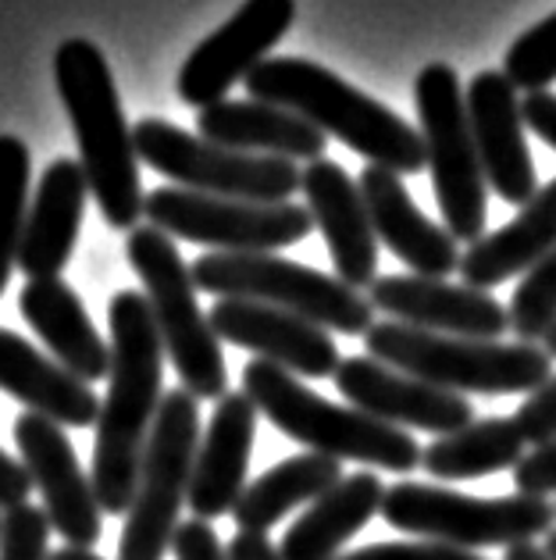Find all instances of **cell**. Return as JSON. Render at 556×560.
I'll list each match as a JSON object with an SVG mask.
<instances>
[{
	"label": "cell",
	"instance_id": "obj_8",
	"mask_svg": "<svg viewBox=\"0 0 556 560\" xmlns=\"http://www.w3.org/2000/svg\"><path fill=\"white\" fill-rule=\"evenodd\" d=\"M386 525L411 532L417 539L446 542L457 550H485V546H521L542 532H553L556 508L539 497H464L457 489L397 482L386 489Z\"/></svg>",
	"mask_w": 556,
	"mask_h": 560
},
{
	"label": "cell",
	"instance_id": "obj_34",
	"mask_svg": "<svg viewBox=\"0 0 556 560\" xmlns=\"http://www.w3.org/2000/svg\"><path fill=\"white\" fill-rule=\"evenodd\" d=\"M521 440L528 446H539L556 435V375H549L535 393H528V400L513 415Z\"/></svg>",
	"mask_w": 556,
	"mask_h": 560
},
{
	"label": "cell",
	"instance_id": "obj_17",
	"mask_svg": "<svg viewBox=\"0 0 556 560\" xmlns=\"http://www.w3.org/2000/svg\"><path fill=\"white\" fill-rule=\"evenodd\" d=\"M208 322L225 343L286 368L296 378H332L339 372L335 339L329 329L300 318V314L253 304V300H214Z\"/></svg>",
	"mask_w": 556,
	"mask_h": 560
},
{
	"label": "cell",
	"instance_id": "obj_7",
	"mask_svg": "<svg viewBox=\"0 0 556 560\" xmlns=\"http://www.w3.org/2000/svg\"><path fill=\"white\" fill-rule=\"evenodd\" d=\"M197 290L218 300H253L343 336H368L375 307L329 271L286 261L279 254H203L193 265Z\"/></svg>",
	"mask_w": 556,
	"mask_h": 560
},
{
	"label": "cell",
	"instance_id": "obj_23",
	"mask_svg": "<svg viewBox=\"0 0 556 560\" xmlns=\"http://www.w3.org/2000/svg\"><path fill=\"white\" fill-rule=\"evenodd\" d=\"M22 318L44 339L50 358L79 382H100L111 372V347L93 329L83 300L61 279H29L19 296Z\"/></svg>",
	"mask_w": 556,
	"mask_h": 560
},
{
	"label": "cell",
	"instance_id": "obj_9",
	"mask_svg": "<svg viewBox=\"0 0 556 560\" xmlns=\"http://www.w3.org/2000/svg\"><path fill=\"white\" fill-rule=\"evenodd\" d=\"M414 107L422 121L431 189L442 211V229L453 240L478 243L485 236V175L471 140L464 86L450 65L431 61L414 79Z\"/></svg>",
	"mask_w": 556,
	"mask_h": 560
},
{
	"label": "cell",
	"instance_id": "obj_44",
	"mask_svg": "<svg viewBox=\"0 0 556 560\" xmlns=\"http://www.w3.org/2000/svg\"><path fill=\"white\" fill-rule=\"evenodd\" d=\"M546 557H549V560H556V528L549 532V539H546Z\"/></svg>",
	"mask_w": 556,
	"mask_h": 560
},
{
	"label": "cell",
	"instance_id": "obj_18",
	"mask_svg": "<svg viewBox=\"0 0 556 560\" xmlns=\"http://www.w3.org/2000/svg\"><path fill=\"white\" fill-rule=\"evenodd\" d=\"M375 311H386L389 322H403L411 329L464 336V339H504L510 314L496 296L471 285H453L446 279L422 276H386L368 290Z\"/></svg>",
	"mask_w": 556,
	"mask_h": 560
},
{
	"label": "cell",
	"instance_id": "obj_20",
	"mask_svg": "<svg viewBox=\"0 0 556 560\" xmlns=\"http://www.w3.org/2000/svg\"><path fill=\"white\" fill-rule=\"evenodd\" d=\"M257 440V407L247 393H225L200 435L193 478H189V511L200 522L228 514L247 489L250 454Z\"/></svg>",
	"mask_w": 556,
	"mask_h": 560
},
{
	"label": "cell",
	"instance_id": "obj_37",
	"mask_svg": "<svg viewBox=\"0 0 556 560\" xmlns=\"http://www.w3.org/2000/svg\"><path fill=\"white\" fill-rule=\"evenodd\" d=\"M171 553H175V560H228V550L222 546L218 532H214L208 522H200V517L175 528Z\"/></svg>",
	"mask_w": 556,
	"mask_h": 560
},
{
	"label": "cell",
	"instance_id": "obj_29",
	"mask_svg": "<svg viewBox=\"0 0 556 560\" xmlns=\"http://www.w3.org/2000/svg\"><path fill=\"white\" fill-rule=\"evenodd\" d=\"M524 440L513 418H482L468 429L439 435L422 450V468L442 482L485 478L504 468H518L524 457Z\"/></svg>",
	"mask_w": 556,
	"mask_h": 560
},
{
	"label": "cell",
	"instance_id": "obj_27",
	"mask_svg": "<svg viewBox=\"0 0 556 560\" xmlns=\"http://www.w3.org/2000/svg\"><path fill=\"white\" fill-rule=\"evenodd\" d=\"M382 500L386 486L375 471L343 475V482L318 497L296 517V525H289L279 546L282 560H335L343 546L382 511Z\"/></svg>",
	"mask_w": 556,
	"mask_h": 560
},
{
	"label": "cell",
	"instance_id": "obj_16",
	"mask_svg": "<svg viewBox=\"0 0 556 560\" xmlns=\"http://www.w3.org/2000/svg\"><path fill=\"white\" fill-rule=\"evenodd\" d=\"M471 140L478 150L485 186L496 189L507 203L524 208L539 194L535 161L524 140V118L518 90L504 72H478L464 90Z\"/></svg>",
	"mask_w": 556,
	"mask_h": 560
},
{
	"label": "cell",
	"instance_id": "obj_30",
	"mask_svg": "<svg viewBox=\"0 0 556 560\" xmlns=\"http://www.w3.org/2000/svg\"><path fill=\"white\" fill-rule=\"evenodd\" d=\"M25 211H29V147L19 136H0V293L19 261Z\"/></svg>",
	"mask_w": 556,
	"mask_h": 560
},
{
	"label": "cell",
	"instance_id": "obj_41",
	"mask_svg": "<svg viewBox=\"0 0 556 560\" xmlns=\"http://www.w3.org/2000/svg\"><path fill=\"white\" fill-rule=\"evenodd\" d=\"M504 560H549V557H546V550H539V546L521 542V546H510Z\"/></svg>",
	"mask_w": 556,
	"mask_h": 560
},
{
	"label": "cell",
	"instance_id": "obj_22",
	"mask_svg": "<svg viewBox=\"0 0 556 560\" xmlns=\"http://www.w3.org/2000/svg\"><path fill=\"white\" fill-rule=\"evenodd\" d=\"M90 183L83 165L72 158L50 161L36 197L25 211V229L19 243V271L29 279H61V268L75 250L79 229H83Z\"/></svg>",
	"mask_w": 556,
	"mask_h": 560
},
{
	"label": "cell",
	"instance_id": "obj_15",
	"mask_svg": "<svg viewBox=\"0 0 556 560\" xmlns=\"http://www.w3.org/2000/svg\"><path fill=\"white\" fill-rule=\"evenodd\" d=\"M335 389L346 396L357 411L371 415L386 425L417 429L431 435H450L474 421V407L468 396L446 393L439 386L389 368L375 358H346L339 361Z\"/></svg>",
	"mask_w": 556,
	"mask_h": 560
},
{
	"label": "cell",
	"instance_id": "obj_12",
	"mask_svg": "<svg viewBox=\"0 0 556 560\" xmlns=\"http://www.w3.org/2000/svg\"><path fill=\"white\" fill-rule=\"evenodd\" d=\"M143 214L171 240L200 243L214 254H275L310 236L315 218L300 203H250L161 186L146 194Z\"/></svg>",
	"mask_w": 556,
	"mask_h": 560
},
{
	"label": "cell",
	"instance_id": "obj_36",
	"mask_svg": "<svg viewBox=\"0 0 556 560\" xmlns=\"http://www.w3.org/2000/svg\"><path fill=\"white\" fill-rule=\"evenodd\" d=\"M513 486L524 497H556V435L532 446V454L521 457V464L513 468Z\"/></svg>",
	"mask_w": 556,
	"mask_h": 560
},
{
	"label": "cell",
	"instance_id": "obj_35",
	"mask_svg": "<svg viewBox=\"0 0 556 560\" xmlns=\"http://www.w3.org/2000/svg\"><path fill=\"white\" fill-rule=\"evenodd\" d=\"M335 560H485L474 550H457L446 542H371L360 550L339 553Z\"/></svg>",
	"mask_w": 556,
	"mask_h": 560
},
{
	"label": "cell",
	"instance_id": "obj_32",
	"mask_svg": "<svg viewBox=\"0 0 556 560\" xmlns=\"http://www.w3.org/2000/svg\"><path fill=\"white\" fill-rule=\"evenodd\" d=\"M504 75L513 83V90L539 93L556 83V15L542 19L528 33H521L507 50Z\"/></svg>",
	"mask_w": 556,
	"mask_h": 560
},
{
	"label": "cell",
	"instance_id": "obj_40",
	"mask_svg": "<svg viewBox=\"0 0 556 560\" xmlns=\"http://www.w3.org/2000/svg\"><path fill=\"white\" fill-rule=\"evenodd\" d=\"M225 550H228V560H282L279 546H271V539L257 536V532H239Z\"/></svg>",
	"mask_w": 556,
	"mask_h": 560
},
{
	"label": "cell",
	"instance_id": "obj_13",
	"mask_svg": "<svg viewBox=\"0 0 556 560\" xmlns=\"http://www.w3.org/2000/svg\"><path fill=\"white\" fill-rule=\"evenodd\" d=\"M296 19V0H247L222 30H214L189 54L179 72V97L189 107H211L242 83L271 47L289 33Z\"/></svg>",
	"mask_w": 556,
	"mask_h": 560
},
{
	"label": "cell",
	"instance_id": "obj_38",
	"mask_svg": "<svg viewBox=\"0 0 556 560\" xmlns=\"http://www.w3.org/2000/svg\"><path fill=\"white\" fill-rule=\"evenodd\" d=\"M29 493H33L29 468L0 450V511H11V508H22V503H29Z\"/></svg>",
	"mask_w": 556,
	"mask_h": 560
},
{
	"label": "cell",
	"instance_id": "obj_2",
	"mask_svg": "<svg viewBox=\"0 0 556 560\" xmlns=\"http://www.w3.org/2000/svg\"><path fill=\"white\" fill-rule=\"evenodd\" d=\"M250 101H264L300 115L332 140L357 150L371 165L397 175H417L428 168L425 140L411 121L386 104L350 86L329 68L304 58H268L242 79Z\"/></svg>",
	"mask_w": 556,
	"mask_h": 560
},
{
	"label": "cell",
	"instance_id": "obj_26",
	"mask_svg": "<svg viewBox=\"0 0 556 560\" xmlns=\"http://www.w3.org/2000/svg\"><path fill=\"white\" fill-rule=\"evenodd\" d=\"M556 250V179L539 186V194L504 229L489 232L460 254V276L471 290H493L513 276L532 271L542 257Z\"/></svg>",
	"mask_w": 556,
	"mask_h": 560
},
{
	"label": "cell",
	"instance_id": "obj_11",
	"mask_svg": "<svg viewBox=\"0 0 556 560\" xmlns=\"http://www.w3.org/2000/svg\"><path fill=\"white\" fill-rule=\"evenodd\" d=\"M140 161L168 175L179 189L250 203H286L300 189V165L286 158L242 154L203 136H189L165 118H143L132 129Z\"/></svg>",
	"mask_w": 556,
	"mask_h": 560
},
{
	"label": "cell",
	"instance_id": "obj_21",
	"mask_svg": "<svg viewBox=\"0 0 556 560\" xmlns=\"http://www.w3.org/2000/svg\"><path fill=\"white\" fill-rule=\"evenodd\" d=\"M360 197L368 203L375 240L386 243L389 254L411 268V276L422 279H446L460 268L457 240L422 214V208L411 200L406 186L397 172L368 165L360 172Z\"/></svg>",
	"mask_w": 556,
	"mask_h": 560
},
{
	"label": "cell",
	"instance_id": "obj_24",
	"mask_svg": "<svg viewBox=\"0 0 556 560\" xmlns=\"http://www.w3.org/2000/svg\"><path fill=\"white\" fill-rule=\"evenodd\" d=\"M203 140L242 150V154H268L286 161H321L329 136L315 129L300 115L264 101H218L197 115Z\"/></svg>",
	"mask_w": 556,
	"mask_h": 560
},
{
	"label": "cell",
	"instance_id": "obj_5",
	"mask_svg": "<svg viewBox=\"0 0 556 560\" xmlns=\"http://www.w3.org/2000/svg\"><path fill=\"white\" fill-rule=\"evenodd\" d=\"M368 358L439 386L446 393H535L553 375V358L535 343L464 339L411 329L403 322H375L364 336Z\"/></svg>",
	"mask_w": 556,
	"mask_h": 560
},
{
	"label": "cell",
	"instance_id": "obj_19",
	"mask_svg": "<svg viewBox=\"0 0 556 560\" xmlns=\"http://www.w3.org/2000/svg\"><path fill=\"white\" fill-rule=\"evenodd\" d=\"M300 194L307 197V211L324 236L335 279L357 293L371 290L378 279V240L360 186L350 179L343 165L321 158L300 172Z\"/></svg>",
	"mask_w": 556,
	"mask_h": 560
},
{
	"label": "cell",
	"instance_id": "obj_6",
	"mask_svg": "<svg viewBox=\"0 0 556 560\" xmlns=\"http://www.w3.org/2000/svg\"><path fill=\"white\" fill-rule=\"evenodd\" d=\"M126 257L143 282L161 347L179 372L182 389L197 400H222L228 393L222 339L214 336L208 314L197 304L193 271L186 268L175 240L154 225H135L129 232Z\"/></svg>",
	"mask_w": 556,
	"mask_h": 560
},
{
	"label": "cell",
	"instance_id": "obj_4",
	"mask_svg": "<svg viewBox=\"0 0 556 560\" xmlns=\"http://www.w3.org/2000/svg\"><path fill=\"white\" fill-rule=\"evenodd\" d=\"M242 393L253 400L257 415H264L282 435L307 446L310 454L386 468L392 475L422 468V446L406 429L386 425L357 407L324 400L307 382L271 361L253 358L242 368Z\"/></svg>",
	"mask_w": 556,
	"mask_h": 560
},
{
	"label": "cell",
	"instance_id": "obj_3",
	"mask_svg": "<svg viewBox=\"0 0 556 560\" xmlns=\"http://www.w3.org/2000/svg\"><path fill=\"white\" fill-rule=\"evenodd\" d=\"M54 83L72 118L79 140V165L111 229H135L143 218L140 154H135L126 112H121L115 75L97 44L75 36L54 54Z\"/></svg>",
	"mask_w": 556,
	"mask_h": 560
},
{
	"label": "cell",
	"instance_id": "obj_33",
	"mask_svg": "<svg viewBox=\"0 0 556 560\" xmlns=\"http://www.w3.org/2000/svg\"><path fill=\"white\" fill-rule=\"evenodd\" d=\"M50 517L44 508L22 503L0 514V560H50Z\"/></svg>",
	"mask_w": 556,
	"mask_h": 560
},
{
	"label": "cell",
	"instance_id": "obj_39",
	"mask_svg": "<svg viewBox=\"0 0 556 560\" xmlns=\"http://www.w3.org/2000/svg\"><path fill=\"white\" fill-rule=\"evenodd\" d=\"M521 118L539 140H546L556 150V93H549V90L528 93L521 101Z\"/></svg>",
	"mask_w": 556,
	"mask_h": 560
},
{
	"label": "cell",
	"instance_id": "obj_31",
	"mask_svg": "<svg viewBox=\"0 0 556 560\" xmlns=\"http://www.w3.org/2000/svg\"><path fill=\"white\" fill-rule=\"evenodd\" d=\"M507 314L510 329L521 336V343L546 339V332L556 325V250L542 257L532 271H524Z\"/></svg>",
	"mask_w": 556,
	"mask_h": 560
},
{
	"label": "cell",
	"instance_id": "obj_1",
	"mask_svg": "<svg viewBox=\"0 0 556 560\" xmlns=\"http://www.w3.org/2000/svg\"><path fill=\"white\" fill-rule=\"evenodd\" d=\"M111 372L93 443V489L104 514H129L140 482L143 450L151 443L157 407L165 400V347L143 293L121 290L107 304Z\"/></svg>",
	"mask_w": 556,
	"mask_h": 560
},
{
	"label": "cell",
	"instance_id": "obj_43",
	"mask_svg": "<svg viewBox=\"0 0 556 560\" xmlns=\"http://www.w3.org/2000/svg\"><path fill=\"white\" fill-rule=\"evenodd\" d=\"M542 350H546L549 358L556 361V325H553V329L546 332V339H542Z\"/></svg>",
	"mask_w": 556,
	"mask_h": 560
},
{
	"label": "cell",
	"instance_id": "obj_10",
	"mask_svg": "<svg viewBox=\"0 0 556 560\" xmlns=\"http://www.w3.org/2000/svg\"><path fill=\"white\" fill-rule=\"evenodd\" d=\"M200 446L197 396L175 386L157 407L151 443L143 450L140 482L118 539V560H165L171 550L179 511L189 497V478Z\"/></svg>",
	"mask_w": 556,
	"mask_h": 560
},
{
	"label": "cell",
	"instance_id": "obj_14",
	"mask_svg": "<svg viewBox=\"0 0 556 560\" xmlns=\"http://www.w3.org/2000/svg\"><path fill=\"white\" fill-rule=\"evenodd\" d=\"M15 446L22 464L33 475V489L44 497V511L50 528L61 532L68 546L90 550L100 539V503L93 478L79 464L72 440L61 432L58 421L36 411H22L15 418Z\"/></svg>",
	"mask_w": 556,
	"mask_h": 560
},
{
	"label": "cell",
	"instance_id": "obj_25",
	"mask_svg": "<svg viewBox=\"0 0 556 560\" xmlns=\"http://www.w3.org/2000/svg\"><path fill=\"white\" fill-rule=\"evenodd\" d=\"M0 389L58 425L86 429L100 418V400L86 382L8 329H0Z\"/></svg>",
	"mask_w": 556,
	"mask_h": 560
},
{
	"label": "cell",
	"instance_id": "obj_42",
	"mask_svg": "<svg viewBox=\"0 0 556 560\" xmlns=\"http://www.w3.org/2000/svg\"><path fill=\"white\" fill-rule=\"evenodd\" d=\"M50 560H100L93 550H79V546H64V550H54Z\"/></svg>",
	"mask_w": 556,
	"mask_h": 560
},
{
	"label": "cell",
	"instance_id": "obj_28",
	"mask_svg": "<svg viewBox=\"0 0 556 560\" xmlns=\"http://www.w3.org/2000/svg\"><path fill=\"white\" fill-rule=\"evenodd\" d=\"M339 482H343L339 460L324 454H310L307 450V454L279 460L275 468H268L261 478H253L233 508V517L239 532L268 536V528L279 525L289 511L304 508V503L310 508V503L324 497Z\"/></svg>",
	"mask_w": 556,
	"mask_h": 560
}]
</instances>
